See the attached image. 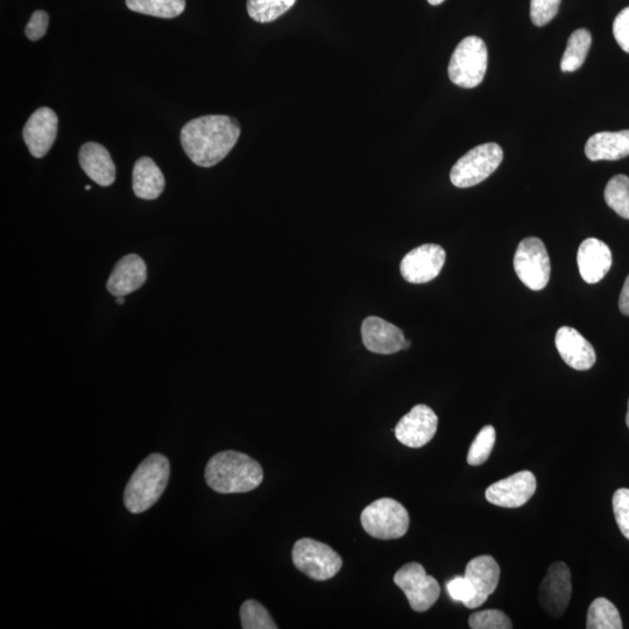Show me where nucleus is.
Listing matches in <instances>:
<instances>
[{
  "label": "nucleus",
  "instance_id": "nucleus-41",
  "mask_svg": "<svg viewBox=\"0 0 629 629\" xmlns=\"http://www.w3.org/2000/svg\"><path fill=\"white\" fill-rule=\"evenodd\" d=\"M90 189H91V186H86V190H90Z\"/></svg>",
  "mask_w": 629,
  "mask_h": 629
},
{
  "label": "nucleus",
  "instance_id": "nucleus-11",
  "mask_svg": "<svg viewBox=\"0 0 629 629\" xmlns=\"http://www.w3.org/2000/svg\"><path fill=\"white\" fill-rule=\"evenodd\" d=\"M572 593L571 572L564 562L550 565L540 586V604L553 618H561L567 611Z\"/></svg>",
  "mask_w": 629,
  "mask_h": 629
},
{
  "label": "nucleus",
  "instance_id": "nucleus-3",
  "mask_svg": "<svg viewBox=\"0 0 629 629\" xmlns=\"http://www.w3.org/2000/svg\"><path fill=\"white\" fill-rule=\"evenodd\" d=\"M171 465L165 456L153 454L144 459L125 487L124 505L133 514L150 510L164 494Z\"/></svg>",
  "mask_w": 629,
  "mask_h": 629
},
{
  "label": "nucleus",
  "instance_id": "nucleus-10",
  "mask_svg": "<svg viewBox=\"0 0 629 629\" xmlns=\"http://www.w3.org/2000/svg\"><path fill=\"white\" fill-rule=\"evenodd\" d=\"M447 253L440 245L424 244L416 247L402 259L400 272L409 284H427L440 275Z\"/></svg>",
  "mask_w": 629,
  "mask_h": 629
},
{
  "label": "nucleus",
  "instance_id": "nucleus-31",
  "mask_svg": "<svg viewBox=\"0 0 629 629\" xmlns=\"http://www.w3.org/2000/svg\"><path fill=\"white\" fill-rule=\"evenodd\" d=\"M561 0H532L530 3V19L535 26L542 27L556 17Z\"/></svg>",
  "mask_w": 629,
  "mask_h": 629
},
{
  "label": "nucleus",
  "instance_id": "nucleus-18",
  "mask_svg": "<svg viewBox=\"0 0 629 629\" xmlns=\"http://www.w3.org/2000/svg\"><path fill=\"white\" fill-rule=\"evenodd\" d=\"M577 264L585 282L590 285L598 284L612 267L610 247L597 238L585 239L579 246Z\"/></svg>",
  "mask_w": 629,
  "mask_h": 629
},
{
  "label": "nucleus",
  "instance_id": "nucleus-29",
  "mask_svg": "<svg viewBox=\"0 0 629 629\" xmlns=\"http://www.w3.org/2000/svg\"><path fill=\"white\" fill-rule=\"evenodd\" d=\"M494 444H496V429L492 426H486L480 430L469 450V465L484 464L491 456Z\"/></svg>",
  "mask_w": 629,
  "mask_h": 629
},
{
  "label": "nucleus",
  "instance_id": "nucleus-39",
  "mask_svg": "<svg viewBox=\"0 0 629 629\" xmlns=\"http://www.w3.org/2000/svg\"><path fill=\"white\" fill-rule=\"evenodd\" d=\"M626 423H627V426L629 428V400H628V411H627V415H626Z\"/></svg>",
  "mask_w": 629,
  "mask_h": 629
},
{
  "label": "nucleus",
  "instance_id": "nucleus-4",
  "mask_svg": "<svg viewBox=\"0 0 629 629\" xmlns=\"http://www.w3.org/2000/svg\"><path fill=\"white\" fill-rule=\"evenodd\" d=\"M409 513L399 501L381 498L365 508L360 522L367 534L378 540H397L409 528Z\"/></svg>",
  "mask_w": 629,
  "mask_h": 629
},
{
  "label": "nucleus",
  "instance_id": "nucleus-1",
  "mask_svg": "<svg viewBox=\"0 0 629 629\" xmlns=\"http://www.w3.org/2000/svg\"><path fill=\"white\" fill-rule=\"evenodd\" d=\"M240 137L235 118L209 115L190 120L181 131V144L195 165L209 168L228 157Z\"/></svg>",
  "mask_w": 629,
  "mask_h": 629
},
{
  "label": "nucleus",
  "instance_id": "nucleus-26",
  "mask_svg": "<svg viewBox=\"0 0 629 629\" xmlns=\"http://www.w3.org/2000/svg\"><path fill=\"white\" fill-rule=\"evenodd\" d=\"M296 0H247V12L257 23L267 24L291 10Z\"/></svg>",
  "mask_w": 629,
  "mask_h": 629
},
{
  "label": "nucleus",
  "instance_id": "nucleus-2",
  "mask_svg": "<svg viewBox=\"0 0 629 629\" xmlns=\"http://www.w3.org/2000/svg\"><path fill=\"white\" fill-rule=\"evenodd\" d=\"M206 480L210 489L221 494L246 493L263 483L264 471L250 456L229 450L211 457Z\"/></svg>",
  "mask_w": 629,
  "mask_h": 629
},
{
  "label": "nucleus",
  "instance_id": "nucleus-17",
  "mask_svg": "<svg viewBox=\"0 0 629 629\" xmlns=\"http://www.w3.org/2000/svg\"><path fill=\"white\" fill-rule=\"evenodd\" d=\"M556 349L571 369L577 371H588L596 364L597 356L593 346L570 327L558 329L555 338Z\"/></svg>",
  "mask_w": 629,
  "mask_h": 629
},
{
  "label": "nucleus",
  "instance_id": "nucleus-12",
  "mask_svg": "<svg viewBox=\"0 0 629 629\" xmlns=\"http://www.w3.org/2000/svg\"><path fill=\"white\" fill-rule=\"evenodd\" d=\"M536 478L530 471H520L487 487L485 496L490 504L518 508L528 503L536 492Z\"/></svg>",
  "mask_w": 629,
  "mask_h": 629
},
{
  "label": "nucleus",
  "instance_id": "nucleus-34",
  "mask_svg": "<svg viewBox=\"0 0 629 629\" xmlns=\"http://www.w3.org/2000/svg\"><path fill=\"white\" fill-rule=\"evenodd\" d=\"M613 35L621 49L629 54V6L614 19Z\"/></svg>",
  "mask_w": 629,
  "mask_h": 629
},
{
  "label": "nucleus",
  "instance_id": "nucleus-9",
  "mask_svg": "<svg viewBox=\"0 0 629 629\" xmlns=\"http://www.w3.org/2000/svg\"><path fill=\"white\" fill-rule=\"evenodd\" d=\"M394 583L404 591L415 612H427L441 595L440 584L433 576L427 575L426 569L420 563L404 565L395 574Z\"/></svg>",
  "mask_w": 629,
  "mask_h": 629
},
{
  "label": "nucleus",
  "instance_id": "nucleus-16",
  "mask_svg": "<svg viewBox=\"0 0 629 629\" xmlns=\"http://www.w3.org/2000/svg\"><path fill=\"white\" fill-rule=\"evenodd\" d=\"M465 577L469 579L473 590H475V597L465 606L471 610L478 609L497 590L500 579V567L492 556H478L472 558L466 565Z\"/></svg>",
  "mask_w": 629,
  "mask_h": 629
},
{
  "label": "nucleus",
  "instance_id": "nucleus-36",
  "mask_svg": "<svg viewBox=\"0 0 629 629\" xmlns=\"http://www.w3.org/2000/svg\"><path fill=\"white\" fill-rule=\"evenodd\" d=\"M619 308L621 313L629 316V275L625 281L623 291L620 293Z\"/></svg>",
  "mask_w": 629,
  "mask_h": 629
},
{
  "label": "nucleus",
  "instance_id": "nucleus-13",
  "mask_svg": "<svg viewBox=\"0 0 629 629\" xmlns=\"http://www.w3.org/2000/svg\"><path fill=\"white\" fill-rule=\"evenodd\" d=\"M437 427L438 418L433 409L418 405L399 421L395 436L406 447L419 449L433 440Z\"/></svg>",
  "mask_w": 629,
  "mask_h": 629
},
{
  "label": "nucleus",
  "instance_id": "nucleus-32",
  "mask_svg": "<svg viewBox=\"0 0 629 629\" xmlns=\"http://www.w3.org/2000/svg\"><path fill=\"white\" fill-rule=\"evenodd\" d=\"M613 512L621 534L629 540V489H619L613 494Z\"/></svg>",
  "mask_w": 629,
  "mask_h": 629
},
{
  "label": "nucleus",
  "instance_id": "nucleus-27",
  "mask_svg": "<svg viewBox=\"0 0 629 629\" xmlns=\"http://www.w3.org/2000/svg\"><path fill=\"white\" fill-rule=\"evenodd\" d=\"M607 206L616 211L620 217L629 219V178L620 174L614 176L604 192Z\"/></svg>",
  "mask_w": 629,
  "mask_h": 629
},
{
  "label": "nucleus",
  "instance_id": "nucleus-30",
  "mask_svg": "<svg viewBox=\"0 0 629 629\" xmlns=\"http://www.w3.org/2000/svg\"><path fill=\"white\" fill-rule=\"evenodd\" d=\"M472 629H511L512 621L500 610H485L473 613L469 618Z\"/></svg>",
  "mask_w": 629,
  "mask_h": 629
},
{
  "label": "nucleus",
  "instance_id": "nucleus-35",
  "mask_svg": "<svg viewBox=\"0 0 629 629\" xmlns=\"http://www.w3.org/2000/svg\"><path fill=\"white\" fill-rule=\"evenodd\" d=\"M49 23L48 13L45 11H35L26 26V37L31 41H38L45 37Z\"/></svg>",
  "mask_w": 629,
  "mask_h": 629
},
{
  "label": "nucleus",
  "instance_id": "nucleus-25",
  "mask_svg": "<svg viewBox=\"0 0 629 629\" xmlns=\"http://www.w3.org/2000/svg\"><path fill=\"white\" fill-rule=\"evenodd\" d=\"M623 627V620H621L620 613L609 599L597 598L593 600L588 612L586 628L621 629Z\"/></svg>",
  "mask_w": 629,
  "mask_h": 629
},
{
  "label": "nucleus",
  "instance_id": "nucleus-5",
  "mask_svg": "<svg viewBox=\"0 0 629 629\" xmlns=\"http://www.w3.org/2000/svg\"><path fill=\"white\" fill-rule=\"evenodd\" d=\"M487 47L478 37H468L459 42L449 63V77L452 83L464 89H472L483 82L486 70Z\"/></svg>",
  "mask_w": 629,
  "mask_h": 629
},
{
  "label": "nucleus",
  "instance_id": "nucleus-33",
  "mask_svg": "<svg viewBox=\"0 0 629 629\" xmlns=\"http://www.w3.org/2000/svg\"><path fill=\"white\" fill-rule=\"evenodd\" d=\"M447 590L452 599L455 602L469 604L473 597H475V590L472 588V584L468 578L455 577L447 583Z\"/></svg>",
  "mask_w": 629,
  "mask_h": 629
},
{
  "label": "nucleus",
  "instance_id": "nucleus-20",
  "mask_svg": "<svg viewBox=\"0 0 629 629\" xmlns=\"http://www.w3.org/2000/svg\"><path fill=\"white\" fill-rule=\"evenodd\" d=\"M79 160L83 172L98 186L109 187L116 181L115 162L109 151L101 144H84L80 150Z\"/></svg>",
  "mask_w": 629,
  "mask_h": 629
},
{
  "label": "nucleus",
  "instance_id": "nucleus-28",
  "mask_svg": "<svg viewBox=\"0 0 629 629\" xmlns=\"http://www.w3.org/2000/svg\"><path fill=\"white\" fill-rule=\"evenodd\" d=\"M240 620L244 629H278L270 613L256 600H246L240 609Z\"/></svg>",
  "mask_w": 629,
  "mask_h": 629
},
{
  "label": "nucleus",
  "instance_id": "nucleus-40",
  "mask_svg": "<svg viewBox=\"0 0 629 629\" xmlns=\"http://www.w3.org/2000/svg\"><path fill=\"white\" fill-rule=\"evenodd\" d=\"M411 345H412V342H411V341H406V344H405V350H407V349L411 348Z\"/></svg>",
  "mask_w": 629,
  "mask_h": 629
},
{
  "label": "nucleus",
  "instance_id": "nucleus-38",
  "mask_svg": "<svg viewBox=\"0 0 629 629\" xmlns=\"http://www.w3.org/2000/svg\"><path fill=\"white\" fill-rule=\"evenodd\" d=\"M124 302H125L124 296H118V298H116V303H118V305L122 306L124 305Z\"/></svg>",
  "mask_w": 629,
  "mask_h": 629
},
{
  "label": "nucleus",
  "instance_id": "nucleus-15",
  "mask_svg": "<svg viewBox=\"0 0 629 629\" xmlns=\"http://www.w3.org/2000/svg\"><path fill=\"white\" fill-rule=\"evenodd\" d=\"M362 338L365 348L377 355H394L405 350L404 332L397 325L377 316L365 318L362 324Z\"/></svg>",
  "mask_w": 629,
  "mask_h": 629
},
{
  "label": "nucleus",
  "instance_id": "nucleus-22",
  "mask_svg": "<svg viewBox=\"0 0 629 629\" xmlns=\"http://www.w3.org/2000/svg\"><path fill=\"white\" fill-rule=\"evenodd\" d=\"M165 176L151 158H140L133 167V192L141 200H157L164 192Z\"/></svg>",
  "mask_w": 629,
  "mask_h": 629
},
{
  "label": "nucleus",
  "instance_id": "nucleus-7",
  "mask_svg": "<svg viewBox=\"0 0 629 629\" xmlns=\"http://www.w3.org/2000/svg\"><path fill=\"white\" fill-rule=\"evenodd\" d=\"M292 557L302 574L318 582L334 578L343 567L342 557L334 549L313 539L296 542Z\"/></svg>",
  "mask_w": 629,
  "mask_h": 629
},
{
  "label": "nucleus",
  "instance_id": "nucleus-37",
  "mask_svg": "<svg viewBox=\"0 0 629 629\" xmlns=\"http://www.w3.org/2000/svg\"><path fill=\"white\" fill-rule=\"evenodd\" d=\"M443 2H444V0H428V3H429L430 5H434V6H435V5H440V4H442Z\"/></svg>",
  "mask_w": 629,
  "mask_h": 629
},
{
  "label": "nucleus",
  "instance_id": "nucleus-19",
  "mask_svg": "<svg viewBox=\"0 0 629 629\" xmlns=\"http://www.w3.org/2000/svg\"><path fill=\"white\" fill-rule=\"evenodd\" d=\"M147 280L145 261L137 254L120 259L113 268L106 288L113 296H125L138 291Z\"/></svg>",
  "mask_w": 629,
  "mask_h": 629
},
{
  "label": "nucleus",
  "instance_id": "nucleus-14",
  "mask_svg": "<svg viewBox=\"0 0 629 629\" xmlns=\"http://www.w3.org/2000/svg\"><path fill=\"white\" fill-rule=\"evenodd\" d=\"M58 127V116L46 106L35 111L27 120L23 137L34 158H44L51 151L58 136Z\"/></svg>",
  "mask_w": 629,
  "mask_h": 629
},
{
  "label": "nucleus",
  "instance_id": "nucleus-21",
  "mask_svg": "<svg viewBox=\"0 0 629 629\" xmlns=\"http://www.w3.org/2000/svg\"><path fill=\"white\" fill-rule=\"evenodd\" d=\"M591 161H617L629 155V130L593 134L585 145Z\"/></svg>",
  "mask_w": 629,
  "mask_h": 629
},
{
  "label": "nucleus",
  "instance_id": "nucleus-24",
  "mask_svg": "<svg viewBox=\"0 0 629 629\" xmlns=\"http://www.w3.org/2000/svg\"><path fill=\"white\" fill-rule=\"evenodd\" d=\"M133 12L146 16L172 19L179 17L186 9V0H126Z\"/></svg>",
  "mask_w": 629,
  "mask_h": 629
},
{
  "label": "nucleus",
  "instance_id": "nucleus-6",
  "mask_svg": "<svg viewBox=\"0 0 629 629\" xmlns=\"http://www.w3.org/2000/svg\"><path fill=\"white\" fill-rule=\"evenodd\" d=\"M504 159L503 148L498 144L479 145L463 155L452 167L450 180L457 188L479 185L497 171Z\"/></svg>",
  "mask_w": 629,
  "mask_h": 629
},
{
  "label": "nucleus",
  "instance_id": "nucleus-23",
  "mask_svg": "<svg viewBox=\"0 0 629 629\" xmlns=\"http://www.w3.org/2000/svg\"><path fill=\"white\" fill-rule=\"evenodd\" d=\"M592 37L588 30H577L571 34L567 49L563 54L561 69L563 73L576 72L584 65L591 47Z\"/></svg>",
  "mask_w": 629,
  "mask_h": 629
},
{
  "label": "nucleus",
  "instance_id": "nucleus-8",
  "mask_svg": "<svg viewBox=\"0 0 629 629\" xmlns=\"http://www.w3.org/2000/svg\"><path fill=\"white\" fill-rule=\"evenodd\" d=\"M514 270L518 278L532 291H542L550 280V258L539 238L521 240L514 256Z\"/></svg>",
  "mask_w": 629,
  "mask_h": 629
}]
</instances>
